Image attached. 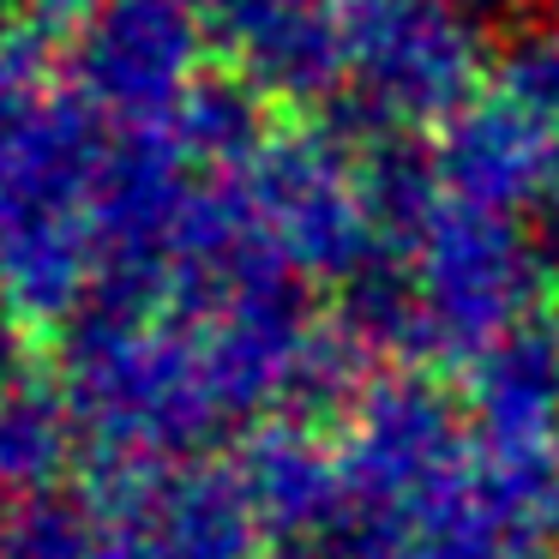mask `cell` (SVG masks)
<instances>
[{
  "instance_id": "obj_1",
  "label": "cell",
  "mask_w": 559,
  "mask_h": 559,
  "mask_svg": "<svg viewBox=\"0 0 559 559\" xmlns=\"http://www.w3.org/2000/svg\"><path fill=\"white\" fill-rule=\"evenodd\" d=\"M343 85L331 133L373 145L403 127L451 121L475 85V37L457 0H337Z\"/></svg>"
},
{
  "instance_id": "obj_2",
  "label": "cell",
  "mask_w": 559,
  "mask_h": 559,
  "mask_svg": "<svg viewBox=\"0 0 559 559\" xmlns=\"http://www.w3.org/2000/svg\"><path fill=\"white\" fill-rule=\"evenodd\" d=\"M403 283H409L415 355L475 361L499 331L535 313L542 253L518 229V217L445 199L403 253Z\"/></svg>"
},
{
  "instance_id": "obj_3",
  "label": "cell",
  "mask_w": 559,
  "mask_h": 559,
  "mask_svg": "<svg viewBox=\"0 0 559 559\" xmlns=\"http://www.w3.org/2000/svg\"><path fill=\"white\" fill-rule=\"evenodd\" d=\"M463 415L427 379H379L355 397L349 439H343V487L349 518L373 530V559L427 499H439L469 463Z\"/></svg>"
},
{
  "instance_id": "obj_4",
  "label": "cell",
  "mask_w": 559,
  "mask_h": 559,
  "mask_svg": "<svg viewBox=\"0 0 559 559\" xmlns=\"http://www.w3.org/2000/svg\"><path fill=\"white\" fill-rule=\"evenodd\" d=\"M199 85V25L181 0H97L73 31V91L121 127H169Z\"/></svg>"
},
{
  "instance_id": "obj_5",
  "label": "cell",
  "mask_w": 559,
  "mask_h": 559,
  "mask_svg": "<svg viewBox=\"0 0 559 559\" xmlns=\"http://www.w3.org/2000/svg\"><path fill=\"white\" fill-rule=\"evenodd\" d=\"M559 139L547 127H535L523 109H511L506 97H469L451 121H439L433 169L445 199L475 211H518L530 199L547 193Z\"/></svg>"
},
{
  "instance_id": "obj_6",
  "label": "cell",
  "mask_w": 559,
  "mask_h": 559,
  "mask_svg": "<svg viewBox=\"0 0 559 559\" xmlns=\"http://www.w3.org/2000/svg\"><path fill=\"white\" fill-rule=\"evenodd\" d=\"M217 37L235 79L277 103H313L343 85L337 0H223Z\"/></svg>"
},
{
  "instance_id": "obj_7",
  "label": "cell",
  "mask_w": 559,
  "mask_h": 559,
  "mask_svg": "<svg viewBox=\"0 0 559 559\" xmlns=\"http://www.w3.org/2000/svg\"><path fill=\"white\" fill-rule=\"evenodd\" d=\"M469 421L487 451H554L559 439V313L535 307L469 361Z\"/></svg>"
},
{
  "instance_id": "obj_8",
  "label": "cell",
  "mask_w": 559,
  "mask_h": 559,
  "mask_svg": "<svg viewBox=\"0 0 559 559\" xmlns=\"http://www.w3.org/2000/svg\"><path fill=\"white\" fill-rule=\"evenodd\" d=\"M307 433L313 427L277 421L247 439L241 463H235V481H241L259 530L271 535H325L349 518L343 463L331 451H319Z\"/></svg>"
},
{
  "instance_id": "obj_9",
  "label": "cell",
  "mask_w": 559,
  "mask_h": 559,
  "mask_svg": "<svg viewBox=\"0 0 559 559\" xmlns=\"http://www.w3.org/2000/svg\"><path fill=\"white\" fill-rule=\"evenodd\" d=\"M169 139L193 169L241 175L265 151V97L247 79H199L169 115Z\"/></svg>"
},
{
  "instance_id": "obj_10",
  "label": "cell",
  "mask_w": 559,
  "mask_h": 559,
  "mask_svg": "<svg viewBox=\"0 0 559 559\" xmlns=\"http://www.w3.org/2000/svg\"><path fill=\"white\" fill-rule=\"evenodd\" d=\"M73 403L43 385L0 391V493H49L73 451Z\"/></svg>"
},
{
  "instance_id": "obj_11",
  "label": "cell",
  "mask_w": 559,
  "mask_h": 559,
  "mask_svg": "<svg viewBox=\"0 0 559 559\" xmlns=\"http://www.w3.org/2000/svg\"><path fill=\"white\" fill-rule=\"evenodd\" d=\"M499 97L559 139V19L530 25L499 55Z\"/></svg>"
},
{
  "instance_id": "obj_12",
  "label": "cell",
  "mask_w": 559,
  "mask_h": 559,
  "mask_svg": "<svg viewBox=\"0 0 559 559\" xmlns=\"http://www.w3.org/2000/svg\"><path fill=\"white\" fill-rule=\"evenodd\" d=\"M25 367H31V337H25V307L0 289V391L25 385Z\"/></svg>"
},
{
  "instance_id": "obj_13",
  "label": "cell",
  "mask_w": 559,
  "mask_h": 559,
  "mask_svg": "<svg viewBox=\"0 0 559 559\" xmlns=\"http://www.w3.org/2000/svg\"><path fill=\"white\" fill-rule=\"evenodd\" d=\"M91 7H97V0H31L37 25H73V31H79V19H85Z\"/></svg>"
},
{
  "instance_id": "obj_14",
  "label": "cell",
  "mask_w": 559,
  "mask_h": 559,
  "mask_svg": "<svg viewBox=\"0 0 559 559\" xmlns=\"http://www.w3.org/2000/svg\"><path fill=\"white\" fill-rule=\"evenodd\" d=\"M277 559H373V554H337V547H289Z\"/></svg>"
},
{
  "instance_id": "obj_15",
  "label": "cell",
  "mask_w": 559,
  "mask_h": 559,
  "mask_svg": "<svg viewBox=\"0 0 559 559\" xmlns=\"http://www.w3.org/2000/svg\"><path fill=\"white\" fill-rule=\"evenodd\" d=\"M463 13H506V7H523V0H457Z\"/></svg>"
},
{
  "instance_id": "obj_16",
  "label": "cell",
  "mask_w": 559,
  "mask_h": 559,
  "mask_svg": "<svg viewBox=\"0 0 559 559\" xmlns=\"http://www.w3.org/2000/svg\"><path fill=\"white\" fill-rule=\"evenodd\" d=\"M7 535H13V511H7V493H0V554H7Z\"/></svg>"
},
{
  "instance_id": "obj_17",
  "label": "cell",
  "mask_w": 559,
  "mask_h": 559,
  "mask_svg": "<svg viewBox=\"0 0 559 559\" xmlns=\"http://www.w3.org/2000/svg\"><path fill=\"white\" fill-rule=\"evenodd\" d=\"M181 7H193V13H199V7H211V13H217L223 0H181Z\"/></svg>"
},
{
  "instance_id": "obj_18",
  "label": "cell",
  "mask_w": 559,
  "mask_h": 559,
  "mask_svg": "<svg viewBox=\"0 0 559 559\" xmlns=\"http://www.w3.org/2000/svg\"><path fill=\"white\" fill-rule=\"evenodd\" d=\"M554 469H559V439H554Z\"/></svg>"
}]
</instances>
